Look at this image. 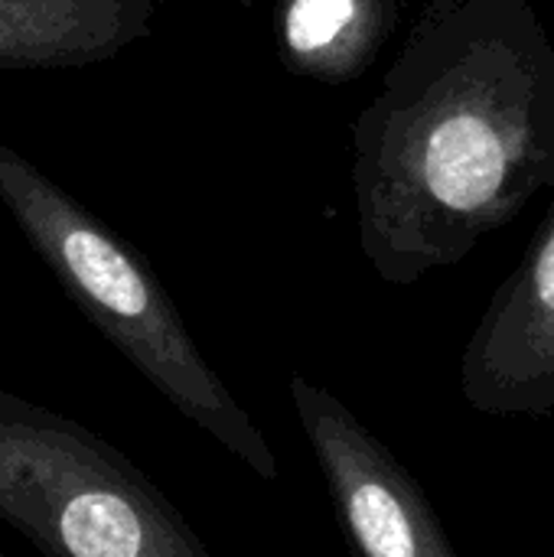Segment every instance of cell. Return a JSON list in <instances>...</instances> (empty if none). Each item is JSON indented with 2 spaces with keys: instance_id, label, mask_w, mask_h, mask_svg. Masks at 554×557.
Listing matches in <instances>:
<instances>
[{
  "instance_id": "1",
  "label": "cell",
  "mask_w": 554,
  "mask_h": 557,
  "mask_svg": "<svg viewBox=\"0 0 554 557\" xmlns=\"http://www.w3.org/2000/svg\"><path fill=\"white\" fill-rule=\"evenodd\" d=\"M554 193V39L535 0H428L353 124L356 232L392 287Z\"/></svg>"
},
{
  "instance_id": "2",
  "label": "cell",
  "mask_w": 554,
  "mask_h": 557,
  "mask_svg": "<svg viewBox=\"0 0 554 557\" xmlns=\"http://www.w3.org/2000/svg\"><path fill=\"white\" fill-rule=\"evenodd\" d=\"M0 199L98 333L199 431L261 480L281 470L264 434L206 362L150 268L88 209L0 144Z\"/></svg>"
},
{
  "instance_id": "3",
  "label": "cell",
  "mask_w": 554,
  "mask_h": 557,
  "mask_svg": "<svg viewBox=\"0 0 554 557\" xmlns=\"http://www.w3.org/2000/svg\"><path fill=\"white\" fill-rule=\"evenodd\" d=\"M0 522L42 557H212L108 441L0 388Z\"/></svg>"
},
{
  "instance_id": "4",
  "label": "cell",
  "mask_w": 554,
  "mask_h": 557,
  "mask_svg": "<svg viewBox=\"0 0 554 557\" xmlns=\"http://www.w3.org/2000/svg\"><path fill=\"white\" fill-rule=\"evenodd\" d=\"M291 401L356 557H457L421 483L346 401L300 372Z\"/></svg>"
},
{
  "instance_id": "5",
  "label": "cell",
  "mask_w": 554,
  "mask_h": 557,
  "mask_svg": "<svg viewBox=\"0 0 554 557\" xmlns=\"http://www.w3.org/2000/svg\"><path fill=\"white\" fill-rule=\"evenodd\" d=\"M460 395L493 418L554 411V193L529 251L496 287L464 346Z\"/></svg>"
},
{
  "instance_id": "6",
  "label": "cell",
  "mask_w": 554,
  "mask_h": 557,
  "mask_svg": "<svg viewBox=\"0 0 554 557\" xmlns=\"http://www.w3.org/2000/svg\"><path fill=\"white\" fill-rule=\"evenodd\" d=\"M153 0H0V69H62L118 55L150 33Z\"/></svg>"
},
{
  "instance_id": "7",
  "label": "cell",
  "mask_w": 554,
  "mask_h": 557,
  "mask_svg": "<svg viewBox=\"0 0 554 557\" xmlns=\"http://www.w3.org/2000/svg\"><path fill=\"white\" fill-rule=\"evenodd\" d=\"M398 23V0H278L274 42L294 75L346 85L359 78Z\"/></svg>"
},
{
  "instance_id": "8",
  "label": "cell",
  "mask_w": 554,
  "mask_h": 557,
  "mask_svg": "<svg viewBox=\"0 0 554 557\" xmlns=\"http://www.w3.org/2000/svg\"><path fill=\"white\" fill-rule=\"evenodd\" d=\"M0 557H3V555H0Z\"/></svg>"
}]
</instances>
